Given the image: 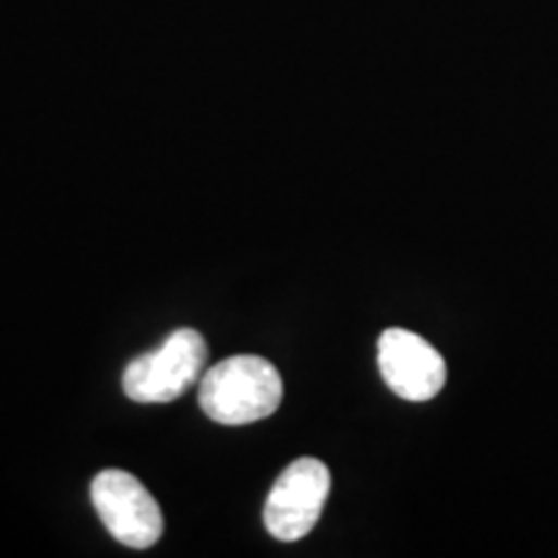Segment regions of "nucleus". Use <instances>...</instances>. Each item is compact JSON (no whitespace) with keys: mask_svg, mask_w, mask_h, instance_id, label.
I'll use <instances>...</instances> for the list:
<instances>
[{"mask_svg":"<svg viewBox=\"0 0 558 558\" xmlns=\"http://www.w3.org/2000/svg\"><path fill=\"white\" fill-rule=\"evenodd\" d=\"M282 396L279 369L254 354L222 360L199 380L202 411L226 427H241L271 416L282 403Z\"/></svg>","mask_w":558,"mask_h":558,"instance_id":"1","label":"nucleus"},{"mask_svg":"<svg viewBox=\"0 0 558 558\" xmlns=\"http://www.w3.org/2000/svg\"><path fill=\"white\" fill-rule=\"evenodd\" d=\"M205 365V337L194 329H179L158 349L130 362L122 388L128 399L137 403H169L202 380Z\"/></svg>","mask_w":558,"mask_h":558,"instance_id":"2","label":"nucleus"},{"mask_svg":"<svg viewBox=\"0 0 558 558\" xmlns=\"http://www.w3.org/2000/svg\"><path fill=\"white\" fill-rule=\"evenodd\" d=\"M90 501L111 538L128 548H150L163 535V512L143 481L128 471L107 469L90 484Z\"/></svg>","mask_w":558,"mask_h":558,"instance_id":"3","label":"nucleus"},{"mask_svg":"<svg viewBox=\"0 0 558 558\" xmlns=\"http://www.w3.org/2000/svg\"><path fill=\"white\" fill-rule=\"evenodd\" d=\"M331 473L316 458H300L279 473L264 505V525L277 541L305 538L324 512Z\"/></svg>","mask_w":558,"mask_h":558,"instance_id":"4","label":"nucleus"},{"mask_svg":"<svg viewBox=\"0 0 558 558\" xmlns=\"http://www.w3.org/2000/svg\"><path fill=\"white\" fill-rule=\"evenodd\" d=\"M378 367L386 386L403 401H429L448 380L442 354L418 333L407 329L383 331L378 341Z\"/></svg>","mask_w":558,"mask_h":558,"instance_id":"5","label":"nucleus"}]
</instances>
